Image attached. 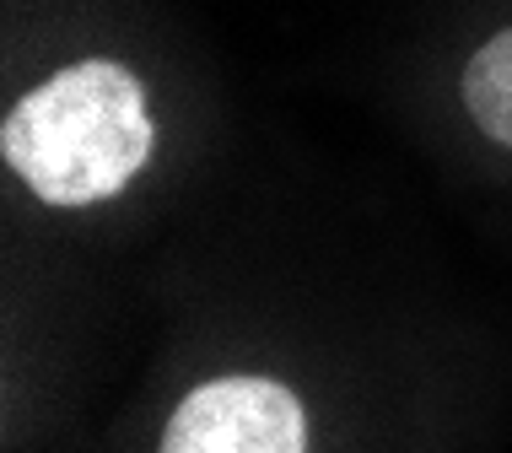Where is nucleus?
Returning a JSON list of instances; mask_svg holds the SVG:
<instances>
[{
  "instance_id": "1",
  "label": "nucleus",
  "mask_w": 512,
  "mask_h": 453,
  "mask_svg": "<svg viewBox=\"0 0 512 453\" xmlns=\"http://www.w3.org/2000/svg\"><path fill=\"white\" fill-rule=\"evenodd\" d=\"M151 146L157 125L141 76L108 54L60 65L33 92H22L0 125L6 168L60 211L114 200L146 168Z\"/></svg>"
},
{
  "instance_id": "3",
  "label": "nucleus",
  "mask_w": 512,
  "mask_h": 453,
  "mask_svg": "<svg viewBox=\"0 0 512 453\" xmlns=\"http://www.w3.org/2000/svg\"><path fill=\"white\" fill-rule=\"evenodd\" d=\"M459 92H464V114L480 125V135H491L496 146L512 151V27L491 33L464 60Z\"/></svg>"
},
{
  "instance_id": "2",
  "label": "nucleus",
  "mask_w": 512,
  "mask_h": 453,
  "mask_svg": "<svg viewBox=\"0 0 512 453\" xmlns=\"http://www.w3.org/2000/svg\"><path fill=\"white\" fill-rule=\"evenodd\" d=\"M157 453H308V416L275 378H211L184 394Z\"/></svg>"
}]
</instances>
